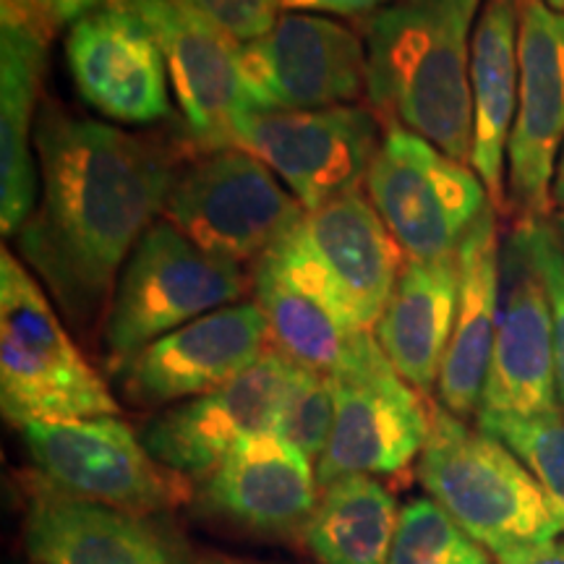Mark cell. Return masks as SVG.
I'll return each instance as SVG.
<instances>
[{
    "instance_id": "6da1fadb",
    "label": "cell",
    "mask_w": 564,
    "mask_h": 564,
    "mask_svg": "<svg viewBox=\"0 0 564 564\" xmlns=\"http://www.w3.org/2000/svg\"><path fill=\"white\" fill-rule=\"evenodd\" d=\"M40 196L13 236L19 257L70 322L105 319L139 238L158 223L178 162L160 141L42 105Z\"/></svg>"
},
{
    "instance_id": "7a4b0ae2",
    "label": "cell",
    "mask_w": 564,
    "mask_h": 564,
    "mask_svg": "<svg viewBox=\"0 0 564 564\" xmlns=\"http://www.w3.org/2000/svg\"><path fill=\"white\" fill-rule=\"evenodd\" d=\"M484 0H394L361 21L366 100L387 129H405L470 165V47Z\"/></svg>"
},
{
    "instance_id": "3957f363",
    "label": "cell",
    "mask_w": 564,
    "mask_h": 564,
    "mask_svg": "<svg viewBox=\"0 0 564 564\" xmlns=\"http://www.w3.org/2000/svg\"><path fill=\"white\" fill-rule=\"evenodd\" d=\"M419 457L423 489L497 556L562 535L544 491L520 457L442 405L432 408V429Z\"/></svg>"
},
{
    "instance_id": "277c9868",
    "label": "cell",
    "mask_w": 564,
    "mask_h": 564,
    "mask_svg": "<svg viewBox=\"0 0 564 564\" xmlns=\"http://www.w3.org/2000/svg\"><path fill=\"white\" fill-rule=\"evenodd\" d=\"M0 405L19 429L121 411L66 333L45 288L9 249L0 251Z\"/></svg>"
},
{
    "instance_id": "5b68a950",
    "label": "cell",
    "mask_w": 564,
    "mask_h": 564,
    "mask_svg": "<svg viewBox=\"0 0 564 564\" xmlns=\"http://www.w3.org/2000/svg\"><path fill=\"white\" fill-rule=\"evenodd\" d=\"M249 288L241 264L199 249L160 217L133 246L112 291L102 324L110 369L183 324L241 303Z\"/></svg>"
},
{
    "instance_id": "8992f818",
    "label": "cell",
    "mask_w": 564,
    "mask_h": 564,
    "mask_svg": "<svg viewBox=\"0 0 564 564\" xmlns=\"http://www.w3.org/2000/svg\"><path fill=\"white\" fill-rule=\"evenodd\" d=\"M267 253L366 333L382 319L405 264L403 249L361 188L306 212Z\"/></svg>"
},
{
    "instance_id": "52a82bcc",
    "label": "cell",
    "mask_w": 564,
    "mask_h": 564,
    "mask_svg": "<svg viewBox=\"0 0 564 564\" xmlns=\"http://www.w3.org/2000/svg\"><path fill=\"white\" fill-rule=\"evenodd\" d=\"M303 215L278 175L236 147L202 152L183 165L162 209V220L188 241L236 264H257Z\"/></svg>"
},
{
    "instance_id": "ba28073f",
    "label": "cell",
    "mask_w": 564,
    "mask_h": 564,
    "mask_svg": "<svg viewBox=\"0 0 564 564\" xmlns=\"http://www.w3.org/2000/svg\"><path fill=\"white\" fill-rule=\"evenodd\" d=\"M364 186L408 262L453 257L491 204L474 167L405 129L384 131Z\"/></svg>"
},
{
    "instance_id": "9c48e42d",
    "label": "cell",
    "mask_w": 564,
    "mask_h": 564,
    "mask_svg": "<svg viewBox=\"0 0 564 564\" xmlns=\"http://www.w3.org/2000/svg\"><path fill=\"white\" fill-rule=\"evenodd\" d=\"M42 481L82 502L154 514L188 497L181 474L160 465L141 436L116 415L32 421L21 426Z\"/></svg>"
},
{
    "instance_id": "30bf717a",
    "label": "cell",
    "mask_w": 564,
    "mask_h": 564,
    "mask_svg": "<svg viewBox=\"0 0 564 564\" xmlns=\"http://www.w3.org/2000/svg\"><path fill=\"white\" fill-rule=\"evenodd\" d=\"M382 126L371 108L337 105L322 110H243L232 147L262 160L306 212L361 188Z\"/></svg>"
},
{
    "instance_id": "8fae6325",
    "label": "cell",
    "mask_w": 564,
    "mask_h": 564,
    "mask_svg": "<svg viewBox=\"0 0 564 564\" xmlns=\"http://www.w3.org/2000/svg\"><path fill=\"white\" fill-rule=\"evenodd\" d=\"M249 110H322L366 95V45L348 26L316 13H282L262 40L241 45Z\"/></svg>"
},
{
    "instance_id": "7c38bea8",
    "label": "cell",
    "mask_w": 564,
    "mask_h": 564,
    "mask_svg": "<svg viewBox=\"0 0 564 564\" xmlns=\"http://www.w3.org/2000/svg\"><path fill=\"white\" fill-rule=\"evenodd\" d=\"M554 411H562V400L556 390L552 301L533 259L528 223L520 220L502 246L497 337L478 413L528 419Z\"/></svg>"
},
{
    "instance_id": "4fadbf2b",
    "label": "cell",
    "mask_w": 564,
    "mask_h": 564,
    "mask_svg": "<svg viewBox=\"0 0 564 564\" xmlns=\"http://www.w3.org/2000/svg\"><path fill=\"white\" fill-rule=\"evenodd\" d=\"M303 366L270 348L241 377L220 390L167 408L147 421L141 442L150 455L181 476H209L232 447L274 429Z\"/></svg>"
},
{
    "instance_id": "5bb4252c",
    "label": "cell",
    "mask_w": 564,
    "mask_h": 564,
    "mask_svg": "<svg viewBox=\"0 0 564 564\" xmlns=\"http://www.w3.org/2000/svg\"><path fill=\"white\" fill-rule=\"evenodd\" d=\"M518 58L520 89L507 147V194L523 220H546L564 150V13L541 0H520Z\"/></svg>"
},
{
    "instance_id": "9a60e30c",
    "label": "cell",
    "mask_w": 564,
    "mask_h": 564,
    "mask_svg": "<svg viewBox=\"0 0 564 564\" xmlns=\"http://www.w3.org/2000/svg\"><path fill=\"white\" fill-rule=\"evenodd\" d=\"M150 26L178 97L196 152L232 147L238 118L249 108L241 84V45L209 24L186 0H121Z\"/></svg>"
},
{
    "instance_id": "2e32d148",
    "label": "cell",
    "mask_w": 564,
    "mask_h": 564,
    "mask_svg": "<svg viewBox=\"0 0 564 564\" xmlns=\"http://www.w3.org/2000/svg\"><path fill=\"white\" fill-rule=\"evenodd\" d=\"M270 350V329L253 301L232 303L141 348L116 373L126 398L160 408L220 390Z\"/></svg>"
},
{
    "instance_id": "e0dca14e",
    "label": "cell",
    "mask_w": 564,
    "mask_h": 564,
    "mask_svg": "<svg viewBox=\"0 0 564 564\" xmlns=\"http://www.w3.org/2000/svg\"><path fill=\"white\" fill-rule=\"evenodd\" d=\"M66 63L82 100L112 123L152 126L173 112L158 40L121 0L70 26Z\"/></svg>"
},
{
    "instance_id": "ac0fdd59",
    "label": "cell",
    "mask_w": 564,
    "mask_h": 564,
    "mask_svg": "<svg viewBox=\"0 0 564 564\" xmlns=\"http://www.w3.org/2000/svg\"><path fill=\"white\" fill-rule=\"evenodd\" d=\"M333 392L335 426L316 465L319 486L345 476L400 474L421 455L432 429V408L392 366L333 379Z\"/></svg>"
},
{
    "instance_id": "d6986e66",
    "label": "cell",
    "mask_w": 564,
    "mask_h": 564,
    "mask_svg": "<svg viewBox=\"0 0 564 564\" xmlns=\"http://www.w3.org/2000/svg\"><path fill=\"white\" fill-rule=\"evenodd\" d=\"M37 564H192L171 531L144 514L82 502L42 481L24 525Z\"/></svg>"
},
{
    "instance_id": "ffe728a7",
    "label": "cell",
    "mask_w": 564,
    "mask_h": 564,
    "mask_svg": "<svg viewBox=\"0 0 564 564\" xmlns=\"http://www.w3.org/2000/svg\"><path fill=\"white\" fill-rule=\"evenodd\" d=\"M253 303L270 329V348L324 377H364L387 366L377 335L356 327L319 293L295 280L270 253L251 272Z\"/></svg>"
},
{
    "instance_id": "44dd1931",
    "label": "cell",
    "mask_w": 564,
    "mask_h": 564,
    "mask_svg": "<svg viewBox=\"0 0 564 564\" xmlns=\"http://www.w3.org/2000/svg\"><path fill=\"white\" fill-rule=\"evenodd\" d=\"M314 463L267 432L243 440L207 476V502L257 533L303 531L319 502Z\"/></svg>"
},
{
    "instance_id": "7402d4cb",
    "label": "cell",
    "mask_w": 564,
    "mask_h": 564,
    "mask_svg": "<svg viewBox=\"0 0 564 564\" xmlns=\"http://www.w3.org/2000/svg\"><path fill=\"white\" fill-rule=\"evenodd\" d=\"M457 259L460 301L436 392L444 411L465 421L481 408L502 299V243L497 209L491 204L465 232Z\"/></svg>"
},
{
    "instance_id": "603a6c76",
    "label": "cell",
    "mask_w": 564,
    "mask_h": 564,
    "mask_svg": "<svg viewBox=\"0 0 564 564\" xmlns=\"http://www.w3.org/2000/svg\"><path fill=\"white\" fill-rule=\"evenodd\" d=\"M51 40L13 17H0V230L13 238L40 196L34 108Z\"/></svg>"
},
{
    "instance_id": "cb8c5ba5",
    "label": "cell",
    "mask_w": 564,
    "mask_h": 564,
    "mask_svg": "<svg viewBox=\"0 0 564 564\" xmlns=\"http://www.w3.org/2000/svg\"><path fill=\"white\" fill-rule=\"evenodd\" d=\"M460 301L457 253L434 262H408L400 270L382 319L373 327L392 369L419 392L440 384Z\"/></svg>"
},
{
    "instance_id": "d4e9b609",
    "label": "cell",
    "mask_w": 564,
    "mask_h": 564,
    "mask_svg": "<svg viewBox=\"0 0 564 564\" xmlns=\"http://www.w3.org/2000/svg\"><path fill=\"white\" fill-rule=\"evenodd\" d=\"M520 0H486L470 47L474 95V158L494 209L507 202V147H510L520 89Z\"/></svg>"
},
{
    "instance_id": "484cf974",
    "label": "cell",
    "mask_w": 564,
    "mask_h": 564,
    "mask_svg": "<svg viewBox=\"0 0 564 564\" xmlns=\"http://www.w3.org/2000/svg\"><path fill=\"white\" fill-rule=\"evenodd\" d=\"M400 510L392 491L371 476L322 486L303 541L322 564H390Z\"/></svg>"
},
{
    "instance_id": "4316f807",
    "label": "cell",
    "mask_w": 564,
    "mask_h": 564,
    "mask_svg": "<svg viewBox=\"0 0 564 564\" xmlns=\"http://www.w3.org/2000/svg\"><path fill=\"white\" fill-rule=\"evenodd\" d=\"M478 429L505 442L531 470L564 533V408L544 415L478 413Z\"/></svg>"
},
{
    "instance_id": "83f0119b",
    "label": "cell",
    "mask_w": 564,
    "mask_h": 564,
    "mask_svg": "<svg viewBox=\"0 0 564 564\" xmlns=\"http://www.w3.org/2000/svg\"><path fill=\"white\" fill-rule=\"evenodd\" d=\"M390 564H491L486 549L434 499H413L400 510Z\"/></svg>"
},
{
    "instance_id": "f1b7e54d",
    "label": "cell",
    "mask_w": 564,
    "mask_h": 564,
    "mask_svg": "<svg viewBox=\"0 0 564 564\" xmlns=\"http://www.w3.org/2000/svg\"><path fill=\"white\" fill-rule=\"evenodd\" d=\"M335 426L333 379L324 373L301 369L291 387L285 405L274 421L272 434L293 444L308 460H322Z\"/></svg>"
},
{
    "instance_id": "f546056e",
    "label": "cell",
    "mask_w": 564,
    "mask_h": 564,
    "mask_svg": "<svg viewBox=\"0 0 564 564\" xmlns=\"http://www.w3.org/2000/svg\"><path fill=\"white\" fill-rule=\"evenodd\" d=\"M523 220V217H520ZM531 236L533 259L541 278L546 282L549 301L554 314V358H556V390L564 408V246L546 220H525Z\"/></svg>"
},
{
    "instance_id": "4dcf8cb0",
    "label": "cell",
    "mask_w": 564,
    "mask_h": 564,
    "mask_svg": "<svg viewBox=\"0 0 564 564\" xmlns=\"http://www.w3.org/2000/svg\"><path fill=\"white\" fill-rule=\"evenodd\" d=\"M238 45L262 40L280 21L282 0H186Z\"/></svg>"
},
{
    "instance_id": "1f68e13d",
    "label": "cell",
    "mask_w": 564,
    "mask_h": 564,
    "mask_svg": "<svg viewBox=\"0 0 564 564\" xmlns=\"http://www.w3.org/2000/svg\"><path fill=\"white\" fill-rule=\"evenodd\" d=\"M112 0H3V17H13L30 24L47 40L63 26H74L89 13L100 11Z\"/></svg>"
},
{
    "instance_id": "d6a6232c",
    "label": "cell",
    "mask_w": 564,
    "mask_h": 564,
    "mask_svg": "<svg viewBox=\"0 0 564 564\" xmlns=\"http://www.w3.org/2000/svg\"><path fill=\"white\" fill-rule=\"evenodd\" d=\"M394 0H282L288 13H335V17H371Z\"/></svg>"
},
{
    "instance_id": "836d02e7",
    "label": "cell",
    "mask_w": 564,
    "mask_h": 564,
    "mask_svg": "<svg viewBox=\"0 0 564 564\" xmlns=\"http://www.w3.org/2000/svg\"><path fill=\"white\" fill-rule=\"evenodd\" d=\"M499 564H564V535H556L549 544L499 556Z\"/></svg>"
},
{
    "instance_id": "e575fe53",
    "label": "cell",
    "mask_w": 564,
    "mask_h": 564,
    "mask_svg": "<svg viewBox=\"0 0 564 564\" xmlns=\"http://www.w3.org/2000/svg\"><path fill=\"white\" fill-rule=\"evenodd\" d=\"M554 204H560L564 212V150L560 154V162H556V175H554V188H552Z\"/></svg>"
},
{
    "instance_id": "d590c367",
    "label": "cell",
    "mask_w": 564,
    "mask_h": 564,
    "mask_svg": "<svg viewBox=\"0 0 564 564\" xmlns=\"http://www.w3.org/2000/svg\"><path fill=\"white\" fill-rule=\"evenodd\" d=\"M552 228H554V232H556V238H560L562 246H564V212H562V209L556 212V215L552 217Z\"/></svg>"
},
{
    "instance_id": "8d00e7d4",
    "label": "cell",
    "mask_w": 564,
    "mask_h": 564,
    "mask_svg": "<svg viewBox=\"0 0 564 564\" xmlns=\"http://www.w3.org/2000/svg\"><path fill=\"white\" fill-rule=\"evenodd\" d=\"M541 3L549 6V9H552V11L564 13V0H541Z\"/></svg>"
},
{
    "instance_id": "74e56055",
    "label": "cell",
    "mask_w": 564,
    "mask_h": 564,
    "mask_svg": "<svg viewBox=\"0 0 564 564\" xmlns=\"http://www.w3.org/2000/svg\"><path fill=\"white\" fill-rule=\"evenodd\" d=\"M204 564H243V562H232V560H212V562H204Z\"/></svg>"
}]
</instances>
